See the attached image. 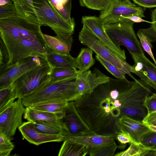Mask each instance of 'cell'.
<instances>
[{
    "instance_id": "836d02e7",
    "label": "cell",
    "mask_w": 156,
    "mask_h": 156,
    "mask_svg": "<svg viewBox=\"0 0 156 156\" xmlns=\"http://www.w3.org/2000/svg\"><path fill=\"white\" fill-rule=\"evenodd\" d=\"M18 15L12 2L5 5L0 6V19Z\"/></svg>"
},
{
    "instance_id": "bcb514c9",
    "label": "cell",
    "mask_w": 156,
    "mask_h": 156,
    "mask_svg": "<svg viewBox=\"0 0 156 156\" xmlns=\"http://www.w3.org/2000/svg\"></svg>"
},
{
    "instance_id": "d4e9b609",
    "label": "cell",
    "mask_w": 156,
    "mask_h": 156,
    "mask_svg": "<svg viewBox=\"0 0 156 156\" xmlns=\"http://www.w3.org/2000/svg\"><path fill=\"white\" fill-rule=\"evenodd\" d=\"M115 156H156V151L151 148L140 145L130 144L129 148L125 151L117 153Z\"/></svg>"
},
{
    "instance_id": "7bdbcfd3",
    "label": "cell",
    "mask_w": 156,
    "mask_h": 156,
    "mask_svg": "<svg viewBox=\"0 0 156 156\" xmlns=\"http://www.w3.org/2000/svg\"><path fill=\"white\" fill-rule=\"evenodd\" d=\"M153 132L156 133V126L148 124H145Z\"/></svg>"
},
{
    "instance_id": "8992f818",
    "label": "cell",
    "mask_w": 156,
    "mask_h": 156,
    "mask_svg": "<svg viewBox=\"0 0 156 156\" xmlns=\"http://www.w3.org/2000/svg\"><path fill=\"white\" fill-rule=\"evenodd\" d=\"M135 23L129 20L121 23L105 24V31L113 43L118 48L125 47L130 54L143 53V48L133 28Z\"/></svg>"
},
{
    "instance_id": "4dcf8cb0",
    "label": "cell",
    "mask_w": 156,
    "mask_h": 156,
    "mask_svg": "<svg viewBox=\"0 0 156 156\" xmlns=\"http://www.w3.org/2000/svg\"><path fill=\"white\" fill-rule=\"evenodd\" d=\"M12 138L9 137L0 132V156H8L15 147L11 141Z\"/></svg>"
},
{
    "instance_id": "5bb4252c",
    "label": "cell",
    "mask_w": 156,
    "mask_h": 156,
    "mask_svg": "<svg viewBox=\"0 0 156 156\" xmlns=\"http://www.w3.org/2000/svg\"><path fill=\"white\" fill-rule=\"evenodd\" d=\"M121 132L129 138L131 143L140 145L143 139L153 132L142 121L136 120L126 115L119 119Z\"/></svg>"
},
{
    "instance_id": "e575fe53",
    "label": "cell",
    "mask_w": 156,
    "mask_h": 156,
    "mask_svg": "<svg viewBox=\"0 0 156 156\" xmlns=\"http://www.w3.org/2000/svg\"><path fill=\"white\" fill-rule=\"evenodd\" d=\"M144 105L147 110V115L156 112V92L146 97Z\"/></svg>"
},
{
    "instance_id": "ac0fdd59",
    "label": "cell",
    "mask_w": 156,
    "mask_h": 156,
    "mask_svg": "<svg viewBox=\"0 0 156 156\" xmlns=\"http://www.w3.org/2000/svg\"><path fill=\"white\" fill-rule=\"evenodd\" d=\"M64 140H68L86 146L88 148L89 152L101 146L115 141V139L112 137L99 135L91 130L79 136H64Z\"/></svg>"
},
{
    "instance_id": "ab89813d",
    "label": "cell",
    "mask_w": 156,
    "mask_h": 156,
    "mask_svg": "<svg viewBox=\"0 0 156 156\" xmlns=\"http://www.w3.org/2000/svg\"><path fill=\"white\" fill-rule=\"evenodd\" d=\"M126 18H127L134 23H140L142 22H146L149 23L151 24L152 23V22H149L145 20L142 19V18L137 16H131L127 17Z\"/></svg>"
},
{
    "instance_id": "1f68e13d",
    "label": "cell",
    "mask_w": 156,
    "mask_h": 156,
    "mask_svg": "<svg viewBox=\"0 0 156 156\" xmlns=\"http://www.w3.org/2000/svg\"><path fill=\"white\" fill-rule=\"evenodd\" d=\"M96 59L100 62L105 69L116 78L119 79H126V74L109 62L105 60L99 55L95 56Z\"/></svg>"
},
{
    "instance_id": "ee69618b",
    "label": "cell",
    "mask_w": 156,
    "mask_h": 156,
    "mask_svg": "<svg viewBox=\"0 0 156 156\" xmlns=\"http://www.w3.org/2000/svg\"><path fill=\"white\" fill-rule=\"evenodd\" d=\"M117 2L121 3L131 4L130 0H116Z\"/></svg>"
},
{
    "instance_id": "ba28073f",
    "label": "cell",
    "mask_w": 156,
    "mask_h": 156,
    "mask_svg": "<svg viewBox=\"0 0 156 156\" xmlns=\"http://www.w3.org/2000/svg\"><path fill=\"white\" fill-rule=\"evenodd\" d=\"M144 9L133 3L123 4L116 0H111L105 7L101 11L99 17L105 24L121 23L129 19L126 17L137 16L145 17Z\"/></svg>"
},
{
    "instance_id": "cb8c5ba5",
    "label": "cell",
    "mask_w": 156,
    "mask_h": 156,
    "mask_svg": "<svg viewBox=\"0 0 156 156\" xmlns=\"http://www.w3.org/2000/svg\"><path fill=\"white\" fill-rule=\"evenodd\" d=\"M33 122L35 129L43 133L63 136L60 123L43 120H37Z\"/></svg>"
},
{
    "instance_id": "f1b7e54d",
    "label": "cell",
    "mask_w": 156,
    "mask_h": 156,
    "mask_svg": "<svg viewBox=\"0 0 156 156\" xmlns=\"http://www.w3.org/2000/svg\"><path fill=\"white\" fill-rule=\"evenodd\" d=\"M17 98L12 84L9 87L0 90V112L11 105Z\"/></svg>"
},
{
    "instance_id": "5b68a950",
    "label": "cell",
    "mask_w": 156,
    "mask_h": 156,
    "mask_svg": "<svg viewBox=\"0 0 156 156\" xmlns=\"http://www.w3.org/2000/svg\"><path fill=\"white\" fill-rule=\"evenodd\" d=\"M78 39L81 43L90 48L97 55L109 62L134 80L136 79L131 73H135L133 66L109 48L84 25L79 33Z\"/></svg>"
},
{
    "instance_id": "7402d4cb",
    "label": "cell",
    "mask_w": 156,
    "mask_h": 156,
    "mask_svg": "<svg viewBox=\"0 0 156 156\" xmlns=\"http://www.w3.org/2000/svg\"><path fill=\"white\" fill-rule=\"evenodd\" d=\"M86 146L68 140H65L58 153V156H85L89 154Z\"/></svg>"
},
{
    "instance_id": "4316f807",
    "label": "cell",
    "mask_w": 156,
    "mask_h": 156,
    "mask_svg": "<svg viewBox=\"0 0 156 156\" xmlns=\"http://www.w3.org/2000/svg\"><path fill=\"white\" fill-rule=\"evenodd\" d=\"M56 10L70 24L75 26L74 19L71 17L72 0H50Z\"/></svg>"
},
{
    "instance_id": "83f0119b",
    "label": "cell",
    "mask_w": 156,
    "mask_h": 156,
    "mask_svg": "<svg viewBox=\"0 0 156 156\" xmlns=\"http://www.w3.org/2000/svg\"><path fill=\"white\" fill-rule=\"evenodd\" d=\"M69 102L53 101L38 104L32 106V108L41 111L54 113H61Z\"/></svg>"
},
{
    "instance_id": "f6af8a7d",
    "label": "cell",
    "mask_w": 156,
    "mask_h": 156,
    "mask_svg": "<svg viewBox=\"0 0 156 156\" xmlns=\"http://www.w3.org/2000/svg\"><path fill=\"white\" fill-rule=\"evenodd\" d=\"M30 4L33 5V0H25Z\"/></svg>"
},
{
    "instance_id": "74e56055",
    "label": "cell",
    "mask_w": 156,
    "mask_h": 156,
    "mask_svg": "<svg viewBox=\"0 0 156 156\" xmlns=\"http://www.w3.org/2000/svg\"><path fill=\"white\" fill-rule=\"evenodd\" d=\"M139 6L145 8L156 7V0H132Z\"/></svg>"
},
{
    "instance_id": "9a60e30c",
    "label": "cell",
    "mask_w": 156,
    "mask_h": 156,
    "mask_svg": "<svg viewBox=\"0 0 156 156\" xmlns=\"http://www.w3.org/2000/svg\"><path fill=\"white\" fill-rule=\"evenodd\" d=\"M134 62L133 66L135 71V74L145 82L156 92V66L144 55L131 53Z\"/></svg>"
},
{
    "instance_id": "b9f144b4",
    "label": "cell",
    "mask_w": 156,
    "mask_h": 156,
    "mask_svg": "<svg viewBox=\"0 0 156 156\" xmlns=\"http://www.w3.org/2000/svg\"><path fill=\"white\" fill-rule=\"evenodd\" d=\"M12 2L10 0H0V6L4 5Z\"/></svg>"
},
{
    "instance_id": "8d00e7d4",
    "label": "cell",
    "mask_w": 156,
    "mask_h": 156,
    "mask_svg": "<svg viewBox=\"0 0 156 156\" xmlns=\"http://www.w3.org/2000/svg\"><path fill=\"white\" fill-rule=\"evenodd\" d=\"M116 140L118 141L119 144L117 147L120 149H124L126 147L127 143H131V141L129 137L122 132L117 135Z\"/></svg>"
},
{
    "instance_id": "8fae6325",
    "label": "cell",
    "mask_w": 156,
    "mask_h": 156,
    "mask_svg": "<svg viewBox=\"0 0 156 156\" xmlns=\"http://www.w3.org/2000/svg\"><path fill=\"white\" fill-rule=\"evenodd\" d=\"M24 107L22 99L17 98L11 105L0 112V132L9 137L15 134L17 128L23 123Z\"/></svg>"
},
{
    "instance_id": "30bf717a",
    "label": "cell",
    "mask_w": 156,
    "mask_h": 156,
    "mask_svg": "<svg viewBox=\"0 0 156 156\" xmlns=\"http://www.w3.org/2000/svg\"><path fill=\"white\" fill-rule=\"evenodd\" d=\"M64 136H76L91 130L78 112L73 101L69 102L59 120Z\"/></svg>"
},
{
    "instance_id": "9c48e42d",
    "label": "cell",
    "mask_w": 156,
    "mask_h": 156,
    "mask_svg": "<svg viewBox=\"0 0 156 156\" xmlns=\"http://www.w3.org/2000/svg\"><path fill=\"white\" fill-rule=\"evenodd\" d=\"M47 63L45 59L38 56L28 57L0 69V90L10 86L16 80L31 69Z\"/></svg>"
},
{
    "instance_id": "ffe728a7",
    "label": "cell",
    "mask_w": 156,
    "mask_h": 156,
    "mask_svg": "<svg viewBox=\"0 0 156 156\" xmlns=\"http://www.w3.org/2000/svg\"><path fill=\"white\" fill-rule=\"evenodd\" d=\"M48 48L46 60L52 69L55 68H76L75 66V58L70 54H58Z\"/></svg>"
},
{
    "instance_id": "4fadbf2b",
    "label": "cell",
    "mask_w": 156,
    "mask_h": 156,
    "mask_svg": "<svg viewBox=\"0 0 156 156\" xmlns=\"http://www.w3.org/2000/svg\"><path fill=\"white\" fill-rule=\"evenodd\" d=\"M109 78L96 68L92 71L80 73L76 80L78 91L81 95L90 94L98 86L108 81Z\"/></svg>"
},
{
    "instance_id": "f546056e",
    "label": "cell",
    "mask_w": 156,
    "mask_h": 156,
    "mask_svg": "<svg viewBox=\"0 0 156 156\" xmlns=\"http://www.w3.org/2000/svg\"><path fill=\"white\" fill-rule=\"evenodd\" d=\"M117 146L115 142L103 145L90 151V156H113L115 155Z\"/></svg>"
},
{
    "instance_id": "7c38bea8",
    "label": "cell",
    "mask_w": 156,
    "mask_h": 156,
    "mask_svg": "<svg viewBox=\"0 0 156 156\" xmlns=\"http://www.w3.org/2000/svg\"><path fill=\"white\" fill-rule=\"evenodd\" d=\"M82 23L111 50L126 60V56L124 50L117 48L111 41L105 32L104 23L99 17L94 16H84Z\"/></svg>"
},
{
    "instance_id": "6da1fadb",
    "label": "cell",
    "mask_w": 156,
    "mask_h": 156,
    "mask_svg": "<svg viewBox=\"0 0 156 156\" xmlns=\"http://www.w3.org/2000/svg\"><path fill=\"white\" fill-rule=\"evenodd\" d=\"M132 81L111 77L90 94L73 101L79 114L90 129L116 140L121 132L119 119L125 115L124 97Z\"/></svg>"
},
{
    "instance_id": "2e32d148",
    "label": "cell",
    "mask_w": 156,
    "mask_h": 156,
    "mask_svg": "<svg viewBox=\"0 0 156 156\" xmlns=\"http://www.w3.org/2000/svg\"><path fill=\"white\" fill-rule=\"evenodd\" d=\"M18 129L25 139L36 145L47 142L64 141L63 135L48 134L37 130L35 128L33 123L30 121L23 122Z\"/></svg>"
},
{
    "instance_id": "44dd1931",
    "label": "cell",
    "mask_w": 156,
    "mask_h": 156,
    "mask_svg": "<svg viewBox=\"0 0 156 156\" xmlns=\"http://www.w3.org/2000/svg\"><path fill=\"white\" fill-rule=\"evenodd\" d=\"M136 34L142 48L152 59L156 66V61L152 51L151 44V42L156 41L155 31L151 26L147 28L140 29Z\"/></svg>"
},
{
    "instance_id": "d6a6232c",
    "label": "cell",
    "mask_w": 156,
    "mask_h": 156,
    "mask_svg": "<svg viewBox=\"0 0 156 156\" xmlns=\"http://www.w3.org/2000/svg\"><path fill=\"white\" fill-rule=\"evenodd\" d=\"M111 0H79L80 5L94 10L102 11Z\"/></svg>"
},
{
    "instance_id": "3957f363",
    "label": "cell",
    "mask_w": 156,
    "mask_h": 156,
    "mask_svg": "<svg viewBox=\"0 0 156 156\" xmlns=\"http://www.w3.org/2000/svg\"><path fill=\"white\" fill-rule=\"evenodd\" d=\"M78 76V75H77ZM52 82L49 80L22 99L26 107L53 101H74L81 96L76 84L77 76Z\"/></svg>"
},
{
    "instance_id": "d6986e66",
    "label": "cell",
    "mask_w": 156,
    "mask_h": 156,
    "mask_svg": "<svg viewBox=\"0 0 156 156\" xmlns=\"http://www.w3.org/2000/svg\"><path fill=\"white\" fill-rule=\"evenodd\" d=\"M63 115L61 113H54L34 109L31 107L25 108L23 115L24 119L28 121L34 122L37 120L59 122V120Z\"/></svg>"
},
{
    "instance_id": "484cf974",
    "label": "cell",
    "mask_w": 156,
    "mask_h": 156,
    "mask_svg": "<svg viewBox=\"0 0 156 156\" xmlns=\"http://www.w3.org/2000/svg\"><path fill=\"white\" fill-rule=\"evenodd\" d=\"M80 73L76 68H55L52 69L49 81L56 82L78 75Z\"/></svg>"
},
{
    "instance_id": "277c9868",
    "label": "cell",
    "mask_w": 156,
    "mask_h": 156,
    "mask_svg": "<svg viewBox=\"0 0 156 156\" xmlns=\"http://www.w3.org/2000/svg\"><path fill=\"white\" fill-rule=\"evenodd\" d=\"M33 7L38 25L50 27L56 34H74L75 26L59 13L50 0H33Z\"/></svg>"
},
{
    "instance_id": "f35d334b",
    "label": "cell",
    "mask_w": 156,
    "mask_h": 156,
    "mask_svg": "<svg viewBox=\"0 0 156 156\" xmlns=\"http://www.w3.org/2000/svg\"><path fill=\"white\" fill-rule=\"evenodd\" d=\"M142 121L144 124L156 126V112L147 115Z\"/></svg>"
},
{
    "instance_id": "d590c367",
    "label": "cell",
    "mask_w": 156,
    "mask_h": 156,
    "mask_svg": "<svg viewBox=\"0 0 156 156\" xmlns=\"http://www.w3.org/2000/svg\"><path fill=\"white\" fill-rule=\"evenodd\" d=\"M140 145L156 151V133L152 132L146 136L141 142Z\"/></svg>"
},
{
    "instance_id": "603a6c76",
    "label": "cell",
    "mask_w": 156,
    "mask_h": 156,
    "mask_svg": "<svg viewBox=\"0 0 156 156\" xmlns=\"http://www.w3.org/2000/svg\"><path fill=\"white\" fill-rule=\"evenodd\" d=\"M93 54V50L89 47L81 49L75 61V67L80 73L88 70L94 64Z\"/></svg>"
},
{
    "instance_id": "52a82bcc",
    "label": "cell",
    "mask_w": 156,
    "mask_h": 156,
    "mask_svg": "<svg viewBox=\"0 0 156 156\" xmlns=\"http://www.w3.org/2000/svg\"><path fill=\"white\" fill-rule=\"evenodd\" d=\"M51 71L48 63L31 69L16 80L12 85L17 99H23L48 82Z\"/></svg>"
},
{
    "instance_id": "60d3db41",
    "label": "cell",
    "mask_w": 156,
    "mask_h": 156,
    "mask_svg": "<svg viewBox=\"0 0 156 156\" xmlns=\"http://www.w3.org/2000/svg\"><path fill=\"white\" fill-rule=\"evenodd\" d=\"M151 18L152 22L151 26L156 32V8L151 11Z\"/></svg>"
},
{
    "instance_id": "e0dca14e",
    "label": "cell",
    "mask_w": 156,
    "mask_h": 156,
    "mask_svg": "<svg viewBox=\"0 0 156 156\" xmlns=\"http://www.w3.org/2000/svg\"><path fill=\"white\" fill-rule=\"evenodd\" d=\"M72 34H60L55 36L43 33L42 35L48 48L55 52L61 55L70 54L73 42Z\"/></svg>"
},
{
    "instance_id": "7a4b0ae2",
    "label": "cell",
    "mask_w": 156,
    "mask_h": 156,
    "mask_svg": "<svg viewBox=\"0 0 156 156\" xmlns=\"http://www.w3.org/2000/svg\"><path fill=\"white\" fill-rule=\"evenodd\" d=\"M41 26L18 15L0 19V41L8 58L0 69L28 57L37 56L46 60L48 48Z\"/></svg>"
}]
</instances>
